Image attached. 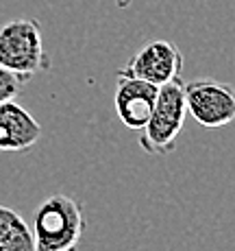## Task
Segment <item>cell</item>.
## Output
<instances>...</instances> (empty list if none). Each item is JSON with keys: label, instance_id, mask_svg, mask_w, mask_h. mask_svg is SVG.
I'll return each instance as SVG.
<instances>
[{"label": "cell", "instance_id": "1", "mask_svg": "<svg viewBox=\"0 0 235 251\" xmlns=\"http://www.w3.org/2000/svg\"><path fill=\"white\" fill-rule=\"evenodd\" d=\"M31 225L35 251H79L87 219L81 201L57 192L35 207Z\"/></svg>", "mask_w": 235, "mask_h": 251}, {"label": "cell", "instance_id": "2", "mask_svg": "<svg viewBox=\"0 0 235 251\" xmlns=\"http://www.w3.org/2000/svg\"><path fill=\"white\" fill-rule=\"evenodd\" d=\"M185 116H188V107H185L183 81L176 79L172 83L161 85L152 112L146 125L140 129L142 151L148 155H168L174 151L185 127Z\"/></svg>", "mask_w": 235, "mask_h": 251}, {"label": "cell", "instance_id": "3", "mask_svg": "<svg viewBox=\"0 0 235 251\" xmlns=\"http://www.w3.org/2000/svg\"><path fill=\"white\" fill-rule=\"evenodd\" d=\"M50 66L46 50L42 26L33 18H16L0 26V68H7L18 75L44 72Z\"/></svg>", "mask_w": 235, "mask_h": 251}, {"label": "cell", "instance_id": "4", "mask_svg": "<svg viewBox=\"0 0 235 251\" xmlns=\"http://www.w3.org/2000/svg\"><path fill=\"white\" fill-rule=\"evenodd\" d=\"M185 107L198 125L218 129L235 123V88L215 79L183 81Z\"/></svg>", "mask_w": 235, "mask_h": 251}, {"label": "cell", "instance_id": "5", "mask_svg": "<svg viewBox=\"0 0 235 251\" xmlns=\"http://www.w3.org/2000/svg\"><path fill=\"white\" fill-rule=\"evenodd\" d=\"M181 70H183V55L179 46L168 40H152L144 44L127 61V66L120 68L124 75L144 79L157 88L181 79Z\"/></svg>", "mask_w": 235, "mask_h": 251}, {"label": "cell", "instance_id": "6", "mask_svg": "<svg viewBox=\"0 0 235 251\" xmlns=\"http://www.w3.org/2000/svg\"><path fill=\"white\" fill-rule=\"evenodd\" d=\"M116 79L118 81H116V94H113V105H116V114L120 123L127 129L140 131L152 112L159 88L144 79H137V76L124 75L120 70Z\"/></svg>", "mask_w": 235, "mask_h": 251}, {"label": "cell", "instance_id": "7", "mask_svg": "<svg viewBox=\"0 0 235 251\" xmlns=\"http://www.w3.org/2000/svg\"><path fill=\"white\" fill-rule=\"evenodd\" d=\"M40 138L42 125L28 109L16 103V99L0 103V151L26 153L40 142Z\"/></svg>", "mask_w": 235, "mask_h": 251}, {"label": "cell", "instance_id": "8", "mask_svg": "<svg viewBox=\"0 0 235 251\" xmlns=\"http://www.w3.org/2000/svg\"><path fill=\"white\" fill-rule=\"evenodd\" d=\"M0 251H35L31 225L4 205H0Z\"/></svg>", "mask_w": 235, "mask_h": 251}, {"label": "cell", "instance_id": "9", "mask_svg": "<svg viewBox=\"0 0 235 251\" xmlns=\"http://www.w3.org/2000/svg\"><path fill=\"white\" fill-rule=\"evenodd\" d=\"M31 81V76L18 75L7 68H0V103L4 100H13L24 90V85Z\"/></svg>", "mask_w": 235, "mask_h": 251}]
</instances>
